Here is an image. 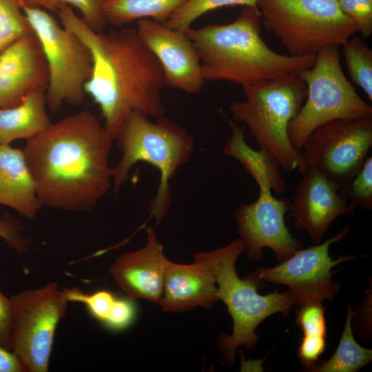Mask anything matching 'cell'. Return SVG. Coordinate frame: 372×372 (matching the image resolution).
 <instances>
[{"label":"cell","instance_id":"24","mask_svg":"<svg viewBox=\"0 0 372 372\" xmlns=\"http://www.w3.org/2000/svg\"><path fill=\"white\" fill-rule=\"evenodd\" d=\"M354 311L351 305L347 309L344 327L336 350L327 360L316 362L307 371L312 372H355L372 360V350L360 345L353 334Z\"/></svg>","mask_w":372,"mask_h":372},{"label":"cell","instance_id":"34","mask_svg":"<svg viewBox=\"0 0 372 372\" xmlns=\"http://www.w3.org/2000/svg\"><path fill=\"white\" fill-rule=\"evenodd\" d=\"M13 306L0 290V345L12 351Z\"/></svg>","mask_w":372,"mask_h":372},{"label":"cell","instance_id":"9","mask_svg":"<svg viewBox=\"0 0 372 372\" xmlns=\"http://www.w3.org/2000/svg\"><path fill=\"white\" fill-rule=\"evenodd\" d=\"M21 9L40 43L48 65L47 107L56 112L63 104L81 105L85 99V85L92 71L90 49L45 10L26 6Z\"/></svg>","mask_w":372,"mask_h":372},{"label":"cell","instance_id":"7","mask_svg":"<svg viewBox=\"0 0 372 372\" xmlns=\"http://www.w3.org/2000/svg\"><path fill=\"white\" fill-rule=\"evenodd\" d=\"M261 21L289 54L316 56L324 46H343L358 32L338 0H257Z\"/></svg>","mask_w":372,"mask_h":372},{"label":"cell","instance_id":"35","mask_svg":"<svg viewBox=\"0 0 372 372\" xmlns=\"http://www.w3.org/2000/svg\"><path fill=\"white\" fill-rule=\"evenodd\" d=\"M24 367L17 356L0 345V372H23Z\"/></svg>","mask_w":372,"mask_h":372},{"label":"cell","instance_id":"18","mask_svg":"<svg viewBox=\"0 0 372 372\" xmlns=\"http://www.w3.org/2000/svg\"><path fill=\"white\" fill-rule=\"evenodd\" d=\"M218 300L214 270L198 252L192 264L169 261L158 304L163 311L183 312L196 307L211 309Z\"/></svg>","mask_w":372,"mask_h":372},{"label":"cell","instance_id":"11","mask_svg":"<svg viewBox=\"0 0 372 372\" xmlns=\"http://www.w3.org/2000/svg\"><path fill=\"white\" fill-rule=\"evenodd\" d=\"M372 146V116L336 119L316 128L302 152L307 169L317 170L340 189L359 172Z\"/></svg>","mask_w":372,"mask_h":372},{"label":"cell","instance_id":"36","mask_svg":"<svg viewBox=\"0 0 372 372\" xmlns=\"http://www.w3.org/2000/svg\"><path fill=\"white\" fill-rule=\"evenodd\" d=\"M18 1H19V0H18ZM19 4H20V3H19Z\"/></svg>","mask_w":372,"mask_h":372},{"label":"cell","instance_id":"17","mask_svg":"<svg viewBox=\"0 0 372 372\" xmlns=\"http://www.w3.org/2000/svg\"><path fill=\"white\" fill-rule=\"evenodd\" d=\"M145 245L116 258L110 268L111 276L128 298L158 304L169 260L151 227L146 229Z\"/></svg>","mask_w":372,"mask_h":372},{"label":"cell","instance_id":"14","mask_svg":"<svg viewBox=\"0 0 372 372\" xmlns=\"http://www.w3.org/2000/svg\"><path fill=\"white\" fill-rule=\"evenodd\" d=\"M136 30L161 65L165 85L189 94L202 90L200 57L185 32L150 19L138 21Z\"/></svg>","mask_w":372,"mask_h":372},{"label":"cell","instance_id":"30","mask_svg":"<svg viewBox=\"0 0 372 372\" xmlns=\"http://www.w3.org/2000/svg\"><path fill=\"white\" fill-rule=\"evenodd\" d=\"M325 308L322 303H310L300 306L296 311V322L304 335H327Z\"/></svg>","mask_w":372,"mask_h":372},{"label":"cell","instance_id":"13","mask_svg":"<svg viewBox=\"0 0 372 372\" xmlns=\"http://www.w3.org/2000/svg\"><path fill=\"white\" fill-rule=\"evenodd\" d=\"M258 187L257 200L242 203L236 211L238 232L245 243L249 260H260L263 249L269 248L276 259L282 262L301 249L303 242L291 234L285 223L290 202L275 197L269 186Z\"/></svg>","mask_w":372,"mask_h":372},{"label":"cell","instance_id":"12","mask_svg":"<svg viewBox=\"0 0 372 372\" xmlns=\"http://www.w3.org/2000/svg\"><path fill=\"white\" fill-rule=\"evenodd\" d=\"M349 231L346 225L339 233L313 246L300 249L290 258L270 268L260 267L253 274L259 280L285 285L289 288L296 304L331 301L339 292L340 285L332 280V269L338 264L358 258L344 255L333 260L330 246L344 239Z\"/></svg>","mask_w":372,"mask_h":372},{"label":"cell","instance_id":"15","mask_svg":"<svg viewBox=\"0 0 372 372\" xmlns=\"http://www.w3.org/2000/svg\"><path fill=\"white\" fill-rule=\"evenodd\" d=\"M340 187L321 172L307 169L290 202L294 226L305 230L316 245L322 242L331 224L355 209L340 193Z\"/></svg>","mask_w":372,"mask_h":372},{"label":"cell","instance_id":"5","mask_svg":"<svg viewBox=\"0 0 372 372\" xmlns=\"http://www.w3.org/2000/svg\"><path fill=\"white\" fill-rule=\"evenodd\" d=\"M245 250L241 238H237L223 247L210 251L198 252L212 266L216 279L217 296L227 307L233 320L230 335L218 337L217 343L224 362L231 367L235 364L236 352L239 347L254 349L258 337L257 327L268 317L282 313L287 316L295 299L289 291H274L260 295L258 290L262 280L254 274L240 278L236 270L238 256Z\"/></svg>","mask_w":372,"mask_h":372},{"label":"cell","instance_id":"20","mask_svg":"<svg viewBox=\"0 0 372 372\" xmlns=\"http://www.w3.org/2000/svg\"><path fill=\"white\" fill-rule=\"evenodd\" d=\"M227 121L231 136L223 147V154L237 160L258 186L267 185L277 194L283 193L286 181L276 157L266 149L255 150L249 147L245 141L243 128L231 119L227 118Z\"/></svg>","mask_w":372,"mask_h":372},{"label":"cell","instance_id":"6","mask_svg":"<svg viewBox=\"0 0 372 372\" xmlns=\"http://www.w3.org/2000/svg\"><path fill=\"white\" fill-rule=\"evenodd\" d=\"M245 99L230 106L233 121L244 123L260 148L270 152L287 172L304 174L302 152L288 136V126L300 111L307 87L298 72L242 87Z\"/></svg>","mask_w":372,"mask_h":372},{"label":"cell","instance_id":"23","mask_svg":"<svg viewBox=\"0 0 372 372\" xmlns=\"http://www.w3.org/2000/svg\"><path fill=\"white\" fill-rule=\"evenodd\" d=\"M185 0H105L107 24L122 27L143 19L165 23Z\"/></svg>","mask_w":372,"mask_h":372},{"label":"cell","instance_id":"28","mask_svg":"<svg viewBox=\"0 0 372 372\" xmlns=\"http://www.w3.org/2000/svg\"><path fill=\"white\" fill-rule=\"evenodd\" d=\"M105 0H19L23 6L57 11L58 6L64 3L76 8L82 19L94 30L103 31L107 22L103 12Z\"/></svg>","mask_w":372,"mask_h":372},{"label":"cell","instance_id":"26","mask_svg":"<svg viewBox=\"0 0 372 372\" xmlns=\"http://www.w3.org/2000/svg\"><path fill=\"white\" fill-rule=\"evenodd\" d=\"M257 0H185L174 14L163 23L167 27L185 32L200 17L225 6L256 7Z\"/></svg>","mask_w":372,"mask_h":372},{"label":"cell","instance_id":"1","mask_svg":"<svg viewBox=\"0 0 372 372\" xmlns=\"http://www.w3.org/2000/svg\"><path fill=\"white\" fill-rule=\"evenodd\" d=\"M26 141L22 150L43 206L90 211L112 187L114 139L90 111L65 116Z\"/></svg>","mask_w":372,"mask_h":372},{"label":"cell","instance_id":"32","mask_svg":"<svg viewBox=\"0 0 372 372\" xmlns=\"http://www.w3.org/2000/svg\"><path fill=\"white\" fill-rule=\"evenodd\" d=\"M342 10L358 25L364 38L372 34V0H338Z\"/></svg>","mask_w":372,"mask_h":372},{"label":"cell","instance_id":"21","mask_svg":"<svg viewBox=\"0 0 372 372\" xmlns=\"http://www.w3.org/2000/svg\"><path fill=\"white\" fill-rule=\"evenodd\" d=\"M45 91L28 94L19 105L0 108V145L33 138L52 123L46 111Z\"/></svg>","mask_w":372,"mask_h":372},{"label":"cell","instance_id":"25","mask_svg":"<svg viewBox=\"0 0 372 372\" xmlns=\"http://www.w3.org/2000/svg\"><path fill=\"white\" fill-rule=\"evenodd\" d=\"M342 51L351 82L358 85L372 101V50L362 39L352 36Z\"/></svg>","mask_w":372,"mask_h":372},{"label":"cell","instance_id":"29","mask_svg":"<svg viewBox=\"0 0 372 372\" xmlns=\"http://www.w3.org/2000/svg\"><path fill=\"white\" fill-rule=\"evenodd\" d=\"M340 194L355 208H372V157H367L357 174L340 189Z\"/></svg>","mask_w":372,"mask_h":372},{"label":"cell","instance_id":"31","mask_svg":"<svg viewBox=\"0 0 372 372\" xmlns=\"http://www.w3.org/2000/svg\"><path fill=\"white\" fill-rule=\"evenodd\" d=\"M23 229L20 220L11 214L0 216V238L21 256L28 251L30 245L29 238L23 236Z\"/></svg>","mask_w":372,"mask_h":372},{"label":"cell","instance_id":"8","mask_svg":"<svg viewBox=\"0 0 372 372\" xmlns=\"http://www.w3.org/2000/svg\"><path fill=\"white\" fill-rule=\"evenodd\" d=\"M339 46L321 48L311 68L298 72L307 87L305 102L288 126L293 147L301 152L318 127L336 119L355 120L372 116V107L357 93L340 62Z\"/></svg>","mask_w":372,"mask_h":372},{"label":"cell","instance_id":"3","mask_svg":"<svg viewBox=\"0 0 372 372\" xmlns=\"http://www.w3.org/2000/svg\"><path fill=\"white\" fill-rule=\"evenodd\" d=\"M257 7L243 6L226 24H208L185 32L198 53L205 81H228L242 87L313 66L316 56L298 57L271 49L261 37Z\"/></svg>","mask_w":372,"mask_h":372},{"label":"cell","instance_id":"33","mask_svg":"<svg viewBox=\"0 0 372 372\" xmlns=\"http://www.w3.org/2000/svg\"><path fill=\"white\" fill-rule=\"evenodd\" d=\"M326 336H302L297 350V355L307 371L313 365L324 352Z\"/></svg>","mask_w":372,"mask_h":372},{"label":"cell","instance_id":"19","mask_svg":"<svg viewBox=\"0 0 372 372\" xmlns=\"http://www.w3.org/2000/svg\"><path fill=\"white\" fill-rule=\"evenodd\" d=\"M0 205L32 220L43 206L22 149L0 145Z\"/></svg>","mask_w":372,"mask_h":372},{"label":"cell","instance_id":"27","mask_svg":"<svg viewBox=\"0 0 372 372\" xmlns=\"http://www.w3.org/2000/svg\"><path fill=\"white\" fill-rule=\"evenodd\" d=\"M32 32L18 0H0V53Z\"/></svg>","mask_w":372,"mask_h":372},{"label":"cell","instance_id":"22","mask_svg":"<svg viewBox=\"0 0 372 372\" xmlns=\"http://www.w3.org/2000/svg\"><path fill=\"white\" fill-rule=\"evenodd\" d=\"M63 292L68 302L83 304L96 320L112 330H123L135 318V300L128 297L118 298L105 290L85 293L77 287L64 289Z\"/></svg>","mask_w":372,"mask_h":372},{"label":"cell","instance_id":"10","mask_svg":"<svg viewBox=\"0 0 372 372\" xmlns=\"http://www.w3.org/2000/svg\"><path fill=\"white\" fill-rule=\"evenodd\" d=\"M10 298L13 306L12 351L25 371L46 372L55 330L68 308L63 289L50 282L40 288L19 292Z\"/></svg>","mask_w":372,"mask_h":372},{"label":"cell","instance_id":"16","mask_svg":"<svg viewBox=\"0 0 372 372\" xmlns=\"http://www.w3.org/2000/svg\"><path fill=\"white\" fill-rule=\"evenodd\" d=\"M49 72L34 32L0 53V108L19 105L28 94L45 90Z\"/></svg>","mask_w":372,"mask_h":372},{"label":"cell","instance_id":"4","mask_svg":"<svg viewBox=\"0 0 372 372\" xmlns=\"http://www.w3.org/2000/svg\"><path fill=\"white\" fill-rule=\"evenodd\" d=\"M114 141L121 152L120 161L111 169L116 194L127 180L130 170L136 163H147L159 171L158 189L148 207L149 219L154 218L158 225L172 203L170 180L192 158L194 150L192 136L164 116L152 121L147 114L134 111L125 118Z\"/></svg>","mask_w":372,"mask_h":372},{"label":"cell","instance_id":"2","mask_svg":"<svg viewBox=\"0 0 372 372\" xmlns=\"http://www.w3.org/2000/svg\"><path fill=\"white\" fill-rule=\"evenodd\" d=\"M56 12L61 24L92 53V71L85 92L99 106L103 125L114 139L132 112L164 116L163 70L136 28L95 31L67 4H60Z\"/></svg>","mask_w":372,"mask_h":372}]
</instances>
